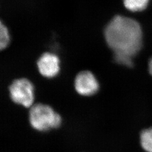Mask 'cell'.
Returning <instances> with one entry per match:
<instances>
[{"label":"cell","mask_w":152,"mask_h":152,"mask_svg":"<svg viewBox=\"0 0 152 152\" xmlns=\"http://www.w3.org/2000/svg\"><path fill=\"white\" fill-rule=\"evenodd\" d=\"M10 34L8 29L2 22L0 23V49H5L10 42Z\"/></svg>","instance_id":"ba28073f"},{"label":"cell","mask_w":152,"mask_h":152,"mask_svg":"<svg viewBox=\"0 0 152 152\" xmlns=\"http://www.w3.org/2000/svg\"><path fill=\"white\" fill-rule=\"evenodd\" d=\"M104 37L118 64L132 67L133 58L142 48V33L139 23L124 16H114L104 30Z\"/></svg>","instance_id":"6da1fadb"},{"label":"cell","mask_w":152,"mask_h":152,"mask_svg":"<svg viewBox=\"0 0 152 152\" xmlns=\"http://www.w3.org/2000/svg\"><path fill=\"white\" fill-rule=\"evenodd\" d=\"M142 149L145 152H152V128L142 131L140 135Z\"/></svg>","instance_id":"8992f818"},{"label":"cell","mask_w":152,"mask_h":152,"mask_svg":"<svg viewBox=\"0 0 152 152\" xmlns=\"http://www.w3.org/2000/svg\"><path fill=\"white\" fill-rule=\"evenodd\" d=\"M149 0H124L125 7L131 11H142L147 7Z\"/></svg>","instance_id":"52a82bcc"},{"label":"cell","mask_w":152,"mask_h":152,"mask_svg":"<svg viewBox=\"0 0 152 152\" xmlns=\"http://www.w3.org/2000/svg\"><path fill=\"white\" fill-rule=\"evenodd\" d=\"M39 73L48 78H54L60 71V60L56 55L51 53H44L37 61Z\"/></svg>","instance_id":"5b68a950"},{"label":"cell","mask_w":152,"mask_h":152,"mask_svg":"<svg viewBox=\"0 0 152 152\" xmlns=\"http://www.w3.org/2000/svg\"><path fill=\"white\" fill-rule=\"evenodd\" d=\"M11 100L25 108H31L34 100V86L27 78H21L12 82L9 87Z\"/></svg>","instance_id":"3957f363"},{"label":"cell","mask_w":152,"mask_h":152,"mask_svg":"<svg viewBox=\"0 0 152 152\" xmlns=\"http://www.w3.org/2000/svg\"><path fill=\"white\" fill-rule=\"evenodd\" d=\"M148 66H149V73L152 76V58L149 60Z\"/></svg>","instance_id":"9c48e42d"},{"label":"cell","mask_w":152,"mask_h":152,"mask_svg":"<svg viewBox=\"0 0 152 152\" xmlns=\"http://www.w3.org/2000/svg\"><path fill=\"white\" fill-rule=\"evenodd\" d=\"M75 88L76 92L83 96H90L99 90V83L91 72L82 71L75 78Z\"/></svg>","instance_id":"277c9868"},{"label":"cell","mask_w":152,"mask_h":152,"mask_svg":"<svg viewBox=\"0 0 152 152\" xmlns=\"http://www.w3.org/2000/svg\"><path fill=\"white\" fill-rule=\"evenodd\" d=\"M61 118L50 105L42 103L33 104L29 111V122L33 129L40 132L58 129Z\"/></svg>","instance_id":"7a4b0ae2"}]
</instances>
